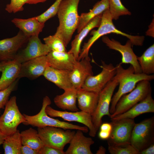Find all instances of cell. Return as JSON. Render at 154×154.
<instances>
[{
    "label": "cell",
    "mask_w": 154,
    "mask_h": 154,
    "mask_svg": "<svg viewBox=\"0 0 154 154\" xmlns=\"http://www.w3.org/2000/svg\"><path fill=\"white\" fill-rule=\"evenodd\" d=\"M80 0H62L57 13L59 23L55 34L62 40L66 47L78 27Z\"/></svg>",
    "instance_id": "6da1fadb"
},
{
    "label": "cell",
    "mask_w": 154,
    "mask_h": 154,
    "mask_svg": "<svg viewBox=\"0 0 154 154\" xmlns=\"http://www.w3.org/2000/svg\"><path fill=\"white\" fill-rule=\"evenodd\" d=\"M113 20L109 9L103 13L100 26L97 30L91 31L90 35L92 37L87 42L84 44L80 50L78 58L79 60L89 56L90 49L94 44L100 37L108 34L115 33L126 37L131 41L133 45H143L145 38L144 36L132 35L122 32L116 27Z\"/></svg>",
    "instance_id": "7a4b0ae2"
},
{
    "label": "cell",
    "mask_w": 154,
    "mask_h": 154,
    "mask_svg": "<svg viewBox=\"0 0 154 154\" xmlns=\"http://www.w3.org/2000/svg\"><path fill=\"white\" fill-rule=\"evenodd\" d=\"M116 67V73L115 76L117 81L119 87L111 100L110 108L111 115L114 112L116 104L120 98L133 90L138 82L145 80L150 81L154 79L153 74L147 75L143 73H135L131 65L125 69L120 63Z\"/></svg>",
    "instance_id": "3957f363"
},
{
    "label": "cell",
    "mask_w": 154,
    "mask_h": 154,
    "mask_svg": "<svg viewBox=\"0 0 154 154\" xmlns=\"http://www.w3.org/2000/svg\"><path fill=\"white\" fill-rule=\"evenodd\" d=\"M51 103L50 98L47 96L44 97L43 99L41 108L37 114L33 116H29L23 114L26 120L24 124L30 125L37 127L52 126L60 127L64 129L80 130L85 133L88 131V129L86 126H82L62 121L58 119L53 118L47 115L45 111L46 108L47 106H49Z\"/></svg>",
    "instance_id": "277c9868"
},
{
    "label": "cell",
    "mask_w": 154,
    "mask_h": 154,
    "mask_svg": "<svg viewBox=\"0 0 154 154\" xmlns=\"http://www.w3.org/2000/svg\"><path fill=\"white\" fill-rule=\"evenodd\" d=\"M151 92L149 81H140L129 93L123 95L120 98L116 104L114 112L110 117L112 118L126 112L144 99Z\"/></svg>",
    "instance_id": "5b68a950"
},
{
    "label": "cell",
    "mask_w": 154,
    "mask_h": 154,
    "mask_svg": "<svg viewBox=\"0 0 154 154\" xmlns=\"http://www.w3.org/2000/svg\"><path fill=\"white\" fill-rule=\"evenodd\" d=\"M26 122L25 117L21 114L17 105L16 96L12 97L0 116V131L6 136L9 135L17 131L19 124H24Z\"/></svg>",
    "instance_id": "8992f818"
},
{
    "label": "cell",
    "mask_w": 154,
    "mask_h": 154,
    "mask_svg": "<svg viewBox=\"0 0 154 154\" xmlns=\"http://www.w3.org/2000/svg\"><path fill=\"white\" fill-rule=\"evenodd\" d=\"M70 130L52 126L37 127L39 136L44 145L62 151L69 143L75 133Z\"/></svg>",
    "instance_id": "52a82bcc"
},
{
    "label": "cell",
    "mask_w": 154,
    "mask_h": 154,
    "mask_svg": "<svg viewBox=\"0 0 154 154\" xmlns=\"http://www.w3.org/2000/svg\"><path fill=\"white\" fill-rule=\"evenodd\" d=\"M154 117L145 119L135 123L130 138V144L139 153L153 143L154 140Z\"/></svg>",
    "instance_id": "ba28073f"
},
{
    "label": "cell",
    "mask_w": 154,
    "mask_h": 154,
    "mask_svg": "<svg viewBox=\"0 0 154 154\" xmlns=\"http://www.w3.org/2000/svg\"><path fill=\"white\" fill-rule=\"evenodd\" d=\"M118 85L114 76L99 93L96 108L92 115V122L97 131L102 123V118L105 116L110 117V105L114 92Z\"/></svg>",
    "instance_id": "9c48e42d"
},
{
    "label": "cell",
    "mask_w": 154,
    "mask_h": 154,
    "mask_svg": "<svg viewBox=\"0 0 154 154\" xmlns=\"http://www.w3.org/2000/svg\"><path fill=\"white\" fill-rule=\"evenodd\" d=\"M102 63L101 72L95 76H88L81 88L99 93L112 79L116 73V66L112 63L107 64L103 61H102Z\"/></svg>",
    "instance_id": "30bf717a"
},
{
    "label": "cell",
    "mask_w": 154,
    "mask_h": 154,
    "mask_svg": "<svg viewBox=\"0 0 154 154\" xmlns=\"http://www.w3.org/2000/svg\"><path fill=\"white\" fill-rule=\"evenodd\" d=\"M45 111L47 115L51 117H60L65 121L82 123L88 128L89 134L90 136L95 137L96 136L97 131L93 123L92 115L88 113L82 111H60L54 109L49 106L46 107Z\"/></svg>",
    "instance_id": "8fae6325"
},
{
    "label": "cell",
    "mask_w": 154,
    "mask_h": 154,
    "mask_svg": "<svg viewBox=\"0 0 154 154\" xmlns=\"http://www.w3.org/2000/svg\"><path fill=\"white\" fill-rule=\"evenodd\" d=\"M102 40L109 48L120 53L122 56L120 63L129 64L133 68L135 73H142L137 60V56L132 48V43L130 40H128L124 45L114 39H110L106 36H102Z\"/></svg>",
    "instance_id": "7c38bea8"
},
{
    "label": "cell",
    "mask_w": 154,
    "mask_h": 154,
    "mask_svg": "<svg viewBox=\"0 0 154 154\" xmlns=\"http://www.w3.org/2000/svg\"><path fill=\"white\" fill-rule=\"evenodd\" d=\"M51 50L42 43L38 36L30 37L25 46L16 55L14 60L20 64L39 56L46 55Z\"/></svg>",
    "instance_id": "4fadbf2b"
},
{
    "label": "cell",
    "mask_w": 154,
    "mask_h": 154,
    "mask_svg": "<svg viewBox=\"0 0 154 154\" xmlns=\"http://www.w3.org/2000/svg\"><path fill=\"white\" fill-rule=\"evenodd\" d=\"M29 38L19 30L15 36L0 40V62L14 60L18 52L25 46Z\"/></svg>",
    "instance_id": "5bb4252c"
},
{
    "label": "cell",
    "mask_w": 154,
    "mask_h": 154,
    "mask_svg": "<svg viewBox=\"0 0 154 154\" xmlns=\"http://www.w3.org/2000/svg\"><path fill=\"white\" fill-rule=\"evenodd\" d=\"M112 121V129L108 142L116 144L130 143L132 131L135 123L134 119Z\"/></svg>",
    "instance_id": "9a60e30c"
},
{
    "label": "cell",
    "mask_w": 154,
    "mask_h": 154,
    "mask_svg": "<svg viewBox=\"0 0 154 154\" xmlns=\"http://www.w3.org/2000/svg\"><path fill=\"white\" fill-rule=\"evenodd\" d=\"M49 66L46 56H43L30 60L21 64L18 78L26 77L34 80L43 75Z\"/></svg>",
    "instance_id": "2e32d148"
},
{
    "label": "cell",
    "mask_w": 154,
    "mask_h": 154,
    "mask_svg": "<svg viewBox=\"0 0 154 154\" xmlns=\"http://www.w3.org/2000/svg\"><path fill=\"white\" fill-rule=\"evenodd\" d=\"M49 66L55 69L71 71L78 60L68 52L51 51L46 55Z\"/></svg>",
    "instance_id": "e0dca14e"
},
{
    "label": "cell",
    "mask_w": 154,
    "mask_h": 154,
    "mask_svg": "<svg viewBox=\"0 0 154 154\" xmlns=\"http://www.w3.org/2000/svg\"><path fill=\"white\" fill-rule=\"evenodd\" d=\"M92 68L89 56L78 61L70 73V80L74 88L76 89L81 88L86 78L93 75Z\"/></svg>",
    "instance_id": "ac0fdd59"
},
{
    "label": "cell",
    "mask_w": 154,
    "mask_h": 154,
    "mask_svg": "<svg viewBox=\"0 0 154 154\" xmlns=\"http://www.w3.org/2000/svg\"><path fill=\"white\" fill-rule=\"evenodd\" d=\"M21 64L15 60L0 62V90L7 88L18 79Z\"/></svg>",
    "instance_id": "d6986e66"
},
{
    "label": "cell",
    "mask_w": 154,
    "mask_h": 154,
    "mask_svg": "<svg viewBox=\"0 0 154 154\" xmlns=\"http://www.w3.org/2000/svg\"><path fill=\"white\" fill-rule=\"evenodd\" d=\"M94 143L91 137H86L82 131L77 130L65 152V154H92L90 146Z\"/></svg>",
    "instance_id": "ffe728a7"
},
{
    "label": "cell",
    "mask_w": 154,
    "mask_h": 154,
    "mask_svg": "<svg viewBox=\"0 0 154 154\" xmlns=\"http://www.w3.org/2000/svg\"><path fill=\"white\" fill-rule=\"evenodd\" d=\"M154 112V100L151 93L144 99L137 103L123 113L111 118V120H119L125 119H134L143 114Z\"/></svg>",
    "instance_id": "44dd1931"
},
{
    "label": "cell",
    "mask_w": 154,
    "mask_h": 154,
    "mask_svg": "<svg viewBox=\"0 0 154 154\" xmlns=\"http://www.w3.org/2000/svg\"><path fill=\"white\" fill-rule=\"evenodd\" d=\"M70 71L58 70L48 66L43 76L60 89L65 91L74 88L71 83Z\"/></svg>",
    "instance_id": "7402d4cb"
},
{
    "label": "cell",
    "mask_w": 154,
    "mask_h": 154,
    "mask_svg": "<svg viewBox=\"0 0 154 154\" xmlns=\"http://www.w3.org/2000/svg\"><path fill=\"white\" fill-rule=\"evenodd\" d=\"M78 106L81 111L92 116L96 108L99 93L88 91L82 88L77 89Z\"/></svg>",
    "instance_id": "603a6c76"
},
{
    "label": "cell",
    "mask_w": 154,
    "mask_h": 154,
    "mask_svg": "<svg viewBox=\"0 0 154 154\" xmlns=\"http://www.w3.org/2000/svg\"><path fill=\"white\" fill-rule=\"evenodd\" d=\"M102 14H100L91 20L76 35L71 43V48L68 51L74 55L78 60L80 51L81 45L83 40L89 33L93 29L98 27L100 25Z\"/></svg>",
    "instance_id": "cb8c5ba5"
},
{
    "label": "cell",
    "mask_w": 154,
    "mask_h": 154,
    "mask_svg": "<svg viewBox=\"0 0 154 154\" xmlns=\"http://www.w3.org/2000/svg\"><path fill=\"white\" fill-rule=\"evenodd\" d=\"M11 22L29 37L38 36L44 27V23L39 22L35 17L27 19L14 18Z\"/></svg>",
    "instance_id": "d4e9b609"
},
{
    "label": "cell",
    "mask_w": 154,
    "mask_h": 154,
    "mask_svg": "<svg viewBox=\"0 0 154 154\" xmlns=\"http://www.w3.org/2000/svg\"><path fill=\"white\" fill-rule=\"evenodd\" d=\"M77 90L75 88L64 91L62 94L56 96L54 99L56 105L63 110L71 112L79 110L76 106Z\"/></svg>",
    "instance_id": "484cf974"
},
{
    "label": "cell",
    "mask_w": 154,
    "mask_h": 154,
    "mask_svg": "<svg viewBox=\"0 0 154 154\" xmlns=\"http://www.w3.org/2000/svg\"><path fill=\"white\" fill-rule=\"evenodd\" d=\"M109 9L108 0H101L97 2L92 8L87 13H84L79 15V22L77 29L79 33L92 19L96 16L102 14Z\"/></svg>",
    "instance_id": "4316f807"
},
{
    "label": "cell",
    "mask_w": 154,
    "mask_h": 154,
    "mask_svg": "<svg viewBox=\"0 0 154 154\" xmlns=\"http://www.w3.org/2000/svg\"><path fill=\"white\" fill-rule=\"evenodd\" d=\"M20 133L22 145L28 146L38 153L44 145L37 130L30 127L21 131Z\"/></svg>",
    "instance_id": "83f0119b"
},
{
    "label": "cell",
    "mask_w": 154,
    "mask_h": 154,
    "mask_svg": "<svg viewBox=\"0 0 154 154\" xmlns=\"http://www.w3.org/2000/svg\"><path fill=\"white\" fill-rule=\"evenodd\" d=\"M142 73L147 75L154 73V44L147 48L141 56H137Z\"/></svg>",
    "instance_id": "f1b7e54d"
},
{
    "label": "cell",
    "mask_w": 154,
    "mask_h": 154,
    "mask_svg": "<svg viewBox=\"0 0 154 154\" xmlns=\"http://www.w3.org/2000/svg\"><path fill=\"white\" fill-rule=\"evenodd\" d=\"M5 154H21L22 145L20 132L19 130L7 136L3 144Z\"/></svg>",
    "instance_id": "f546056e"
},
{
    "label": "cell",
    "mask_w": 154,
    "mask_h": 154,
    "mask_svg": "<svg viewBox=\"0 0 154 154\" xmlns=\"http://www.w3.org/2000/svg\"><path fill=\"white\" fill-rule=\"evenodd\" d=\"M108 1L109 10L113 20H116L121 16L131 15V12L123 5L120 0Z\"/></svg>",
    "instance_id": "4dcf8cb0"
},
{
    "label": "cell",
    "mask_w": 154,
    "mask_h": 154,
    "mask_svg": "<svg viewBox=\"0 0 154 154\" xmlns=\"http://www.w3.org/2000/svg\"><path fill=\"white\" fill-rule=\"evenodd\" d=\"M108 150L111 154H139L130 143L113 144L109 142Z\"/></svg>",
    "instance_id": "1f68e13d"
},
{
    "label": "cell",
    "mask_w": 154,
    "mask_h": 154,
    "mask_svg": "<svg viewBox=\"0 0 154 154\" xmlns=\"http://www.w3.org/2000/svg\"><path fill=\"white\" fill-rule=\"evenodd\" d=\"M47 0H10L9 3L7 4L5 8V10L9 13H15L23 11V6L26 4H36L44 3Z\"/></svg>",
    "instance_id": "d6a6232c"
},
{
    "label": "cell",
    "mask_w": 154,
    "mask_h": 154,
    "mask_svg": "<svg viewBox=\"0 0 154 154\" xmlns=\"http://www.w3.org/2000/svg\"><path fill=\"white\" fill-rule=\"evenodd\" d=\"M45 44L51 51L58 52L66 51V47L62 40L54 34L44 38Z\"/></svg>",
    "instance_id": "836d02e7"
},
{
    "label": "cell",
    "mask_w": 154,
    "mask_h": 154,
    "mask_svg": "<svg viewBox=\"0 0 154 154\" xmlns=\"http://www.w3.org/2000/svg\"><path fill=\"white\" fill-rule=\"evenodd\" d=\"M62 0H56L46 11L42 14L35 17L40 22L43 23L57 14L59 7Z\"/></svg>",
    "instance_id": "e575fe53"
},
{
    "label": "cell",
    "mask_w": 154,
    "mask_h": 154,
    "mask_svg": "<svg viewBox=\"0 0 154 154\" xmlns=\"http://www.w3.org/2000/svg\"><path fill=\"white\" fill-rule=\"evenodd\" d=\"M19 80L17 79L7 88L0 90V114L1 109L5 108L10 94L16 89Z\"/></svg>",
    "instance_id": "d590c367"
},
{
    "label": "cell",
    "mask_w": 154,
    "mask_h": 154,
    "mask_svg": "<svg viewBox=\"0 0 154 154\" xmlns=\"http://www.w3.org/2000/svg\"><path fill=\"white\" fill-rule=\"evenodd\" d=\"M38 154H65L64 151L44 145L38 151Z\"/></svg>",
    "instance_id": "8d00e7d4"
},
{
    "label": "cell",
    "mask_w": 154,
    "mask_h": 154,
    "mask_svg": "<svg viewBox=\"0 0 154 154\" xmlns=\"http://www.w3.org/2000/svg\"><path fill=\"white\" fill-rule=\"evenodd\" d=\"M20 152L21 154H38L37 151L30 147L23 145L21 148Z\"/></svg>",
    "instance_id": "74e56055"
},
{
    "label": "cell",
    "mask_w": 154,
    "mask_h": 154,
    "mask_svg": "<svg viewBox=\"0 0 154 154\" xmlns=\"http://www.w3.org/2000/svg\"><path fill=\"white\" fill-rule=\"evenodd\" d=\"M140 154H154V144L152 143L140 152Z\"/></svg>",
    "instance_id": "f35d334b"
},
{
    "label": "cell",
    "mask_w": 154,
    "mask_h": 154,
    "mask_svg": "<svg viewBox=\"0 0 154 154\" xmlns=\"http://www.w3.org/2000/svg\"><path fill=\"white\" fill-rule=\"evenodd\" d=\"M100 130L111 132L112 125L110 123H105L101 124L100 127Z\"/></svg>",
    "instance_id": "ab89813d"
},
{
    "label": "cell",
    "mask_w": 154,
    "mask_h": 154,
    "mask_svg": "<svg viewBox=\"0 0 154 154\" xmlns=\"http://www.w3.org/2000/svg\"><path fill=\"white\" fill-rule=\"evenodd\" d=\"M110 132L100 130L98 133V136L102 139H108L110 136Z\"/></svg>",
    "instance_id": "60d3db41"
},
{
    "label": "cell",
    "mask_w": 154,
    "mask_h": 154,
    "mask_svg": "<svg viewBox=\"0 0 154 154\" xmlns=\"http://www.w3.org/2000/svg\"><path fill=\"white\" fill-rule=\"evenodd\" d=\"M146 35L154 37V19L149 27V29L147 31Z\"/></svg>",
    "instance_id": "b9f144b4"
},
{
    "label": "cell",
    "mask_w": 154,
    "mask_h": 154,
    "mask_svg": "<svg viewBox=\"0 0 154 154\" xmlns=\"http://www.w3.org/2000/svg\"><path fill=\"white\" fill-rule=\"evenodd\" d=\"M106 149L103 146H100L98 150L97 151L96 154H105L106 153Z\"/></svg>",
    "instance_id": "7bdbcfd3"
},
{
    "label": "cell",
    "mask_w": 154,
    "mask_h": 154,
    "mask_svg": "<svg viewBox=\"0 0 154 154\" xmlns=\"http://www.w3.org/2000/svg\"><path fill=\"white\" fill-rule=\"evenodd\" d=\"M7 136L4 135L0 131V145L3 144Z\"/></svg>",
    "instance_id": "ee69618b"
}]
</instances>
